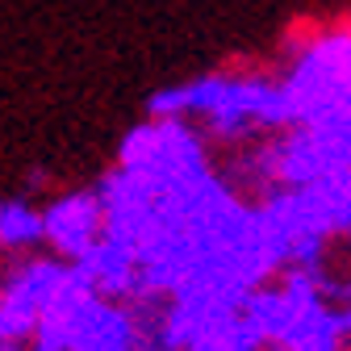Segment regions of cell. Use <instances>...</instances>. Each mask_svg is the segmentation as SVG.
Instances as JSON below:
<instances>
[{"label": "cell", "instance_id": "cell-1", "mask_svg": "<svg viewBox=\"0 0 351 351\" xmlns=\"http://www.w3.org/2000/svg\"><path fill=\"white\" fill-rule=\"evenodd\" d=\"M71 263L63 259H25L9 272L0 289V339H29L71 285Z\"/></svg>", "mask_w": 351, "mask_h": 351}, {"label": "cell", "instance_id": "cell-2", "mask_svg": "<svg viewBox=\"0 0 351 351\" xmlns=\"http://www.w3.org/2000/svg\"><path fill=\"white\" fill-rule=\"evenodd\" d=\"M105 234V205L97 193H67L42 209V243L55 247V259L80 263Z\"/></svg>", "mask_w": 351, "mask_h": 351}, {"label": "cell", "instance_id": "cell-3", "mask_svg": "<svg viewBox=\"0 0 351 351\" xmlns=\"http://www.w3.org/2000/svg\"><path fill=\"white\" fill-rule=\"evenodd\" d=\"M42 243V213L25 201H0V247L5 251H29Z\"/></svg>", "mask_w": 351, "mask_h": 351}]
</instances>
